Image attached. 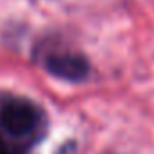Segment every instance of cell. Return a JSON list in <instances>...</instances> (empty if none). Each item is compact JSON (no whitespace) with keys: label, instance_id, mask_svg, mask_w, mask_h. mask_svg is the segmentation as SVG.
<instances>
[{"label":"cell","instance_id":"obj_1","mask_svg":"<svg viewBox=\"0 0 154 154\" xmlns=\"http://www.w3.org/2000/svg\"><path fill=\"white\" fill-rule=\"evenodd\" d=\"M40 122V111L27 100H9L0 109V127L13 136L31 134Z\"/></svg>","mask_w":154,"mask_h":154},{"label":"cell","instance_id":"obj_2","mask_svg":"<svg viewBox=\"0 0 154 154\" xmlns=\"http://www.w3.org/2000/svg\"><path fill=\"white\" fill-rule=\"evenodd\" d=\"M45 67L51 74L67 82H82L89 74V62L76 53H54L47 58Z\"/></svg>","mask_w":154,"mask_h":154},{"label":"cell","instance_id":"obj_3","mask_svg":"<svg viewBox=\"0 0 154 154\" xmlns=\"http://www.w3.org/2000/svg\"><path fill=\"white\" fill-rule=\"evenodd\" d=\"M0 154H22L18 149H15V147H11L8 141H4L2 138H0Z\"/></svg>","mask_w":154,"mask_h":154}]
</instances>
